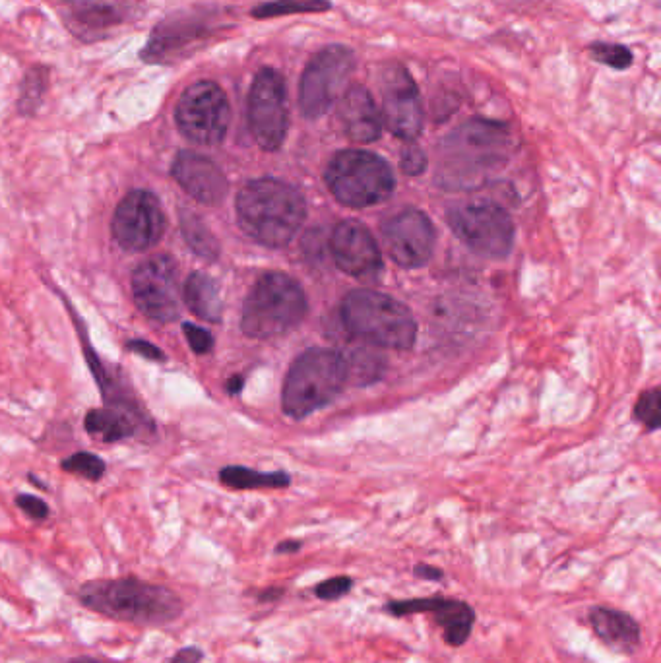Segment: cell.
I'll use <instances>...</instances> for the list:
<instances>
[{
  "mask_svg": "<svg viewBox=\"0 0 661 663\" xmlns=\"http://www.w3.org/2000/svg\"><path fill=\"white\" fill-rule=\"evenodd\" d=\"M330 251L342 272L357 280H375L382 270V254L371 231L359 221L336 225L330 237Z\"/></svg>",
  "mask_w": 661,
  "mask_h": 663,
  "instance_id": "ac0fdd59",
  "label": "cell"
},
{
  "mask_svg": "<svg viewBox=\"0 0 661 663\" xmlns=\"http://www.w3.org/2000/svg\"><path fill=\"white\" fill-rule=\"evenodd\" d=\"M142 413L125 400H113L103 410H92L86 415V429L92 437L103 442L123 441L140 431Z\"/></svg>",
  "mask_w": 661,
  "mask_h": 663,
  "instance_id": "603a6c76",
  "label": "cell"
},
{
  "mask_svg": "<svg viewBox=\"0 0 661 663\" xmlns=\"http://www.w3.org/2000/svg\"><path fill=\"white\" fill-rule=\"evenodd\" d=\"M456 237L473 253L485 258H504L514 243V225L501 206L468 204L448 214Z\"/></svg>",
  "mask_w": 661,
  "mask_h": 663,
  "instance_id": "7c38bea8",
  "label": "cell"
},
{
  "mask_svg": "<svg viewBox=\"0 0 661 663\" xmlns=\"http://www.w3.org/2000/svg\"><path fill=\"white\" fill-rule=\"evenodd\" d=\"M594 61L605 64L615 70H627L632 64V51L619 43H592L588 47Z\"/></svg>",
  "mask_w": 661,
  "mask_h": 663,
  "instance_id": "f546056e",
  "label": "cell"
},
{
  "mask_svg": "<svg viewBox=\"0 0 661 663\" xmlns=\"http://www.w3.org/2000/svg\"><path fill=\"white\" fill-rule=\"evenodd\" d=\"M132 295L148 318L161 324L175 320L181 305L177 262L165 254L144 260L132 274Z\"/></svg>",
  "mask_w": 661,
  "mask_h": 663,
  "instance_id": "9a60e30c",
  "label": "cell"
},
{
  "mask_svg": "<svg viewBox=\"0 0 661 663\" xmlns=\"http://www.w3.org/2000/svg\"><path fill=\"white\" fill-rule=\"evenodd\" d=\"M307 216V204L293 185L264 177L237 194V220L256 243L282 249L293 241Z\"/></svg>",
  "mask_w": 661,
  "mask_h": 663,
  "instance_id": "7a4b0ae2",
  "label": "cell"
},
{
  "mask_svg": "<svg viewBox=\"0 0 661 663\" xmlns=\"http://www.w3.org/2000/svg\"><path fill=\"white\" fill-rule=\"evenodd\" d=\"M347 369L344 355L332 349H309L287 371L284 382V410L303 419L322 410L344 390Z\"/></svg>",
  "mask_w": 661,
  "mask_h": 663,
  "instance_id": "8992f818",
  "label": "cell"
},
{
  "mask_svg": "<svg viewBox=\"0 0 661 663\" xmlns=\"http://www.w3.org/2000/svg\"><path fill=\"white\" fill-rule=\"evenodd\" d=\"M338 117L347 138L357 144L377 142L384 128L375 97L361 84H353L344 92Z\"/></svg>",
  "mask_w": 661,
  "mask_h": 663,
  "instance_id": "44dd1931",
  "label": "cell"
},
{
  "mask_svg": "<svg viewBox=\"0 0 661 663\" xmlns=\"http://www.w3.org/2000/svg\"><path fill=\"white\" fill-rule=\"evenodd\" d=\"M307 311V295L299 282L280 272H270L254 284L247 297L241 330L254 340L278 338L297 328Z\"/></svg>",
  "mask_w": 661,
  "mask_h": 663,
  "instance_id": "5b68a950",
  "label": "cell"
},
{
  "mask_svg": "<svg viewBox=\"0 0 661 663\" xmlns=\"http://www.w3.org/2000/svg\"><path fill=\"white\" fill-rule=\"evenodd\" d=\"M413 574L419 576V578H423V580H433V582L444 578V572L441 569H437V567H431V565H417L413 569Z\"/></svg>",
  "mask_w": 661,
  "mask_h": 663,
  "instance_id": "f35d334b",
  "label": "cell"
},
{
  "mask_svg": "<svg viewBox=\"0 0 661 663\" xmlns=\"http://www.w3.org/2000/svg\"><path fill=\"white\" fill-rule=\"evenodd\" d=\"M386 611L394 617H408L417 613H431L442 629L448 646H464L475 627V609L468 601L454 598H413V600L388 601Z\"/></svg>",
  "mask_w": 661,
  "mask_h": 663,
  "instance_id": "e0dca14e",
  "label": "cell"
},
{
  "mask_svg": "<svg viewBox=\"0 0 661 663\" xmlns=\"http://www.w3.org/2000/svg\"><path fill=\"white\" fill-rule=\"evenodd\" d=\"M342 322L347 332L382 349H410L417 338V322L406 305L373 289H355L342 303Z\"/></svg>",
  "mask_w": 661,
  "mask_h": 663,
  "instance_id": "277c9868",
  "label": "cell"
},
{
  "mask_svg": "<svg viewBox=\"0 0 661 663\" xmlns=\"http://www.w3.org/2000/svg\"><path fill=\"white\" fill-rule=\"evenodd\" d=\"M68 663H101L99 660H95V658H90V656H80V658H74V660H70Z\"/></svg>",
  "mask_w": 661,
  "mask_h": 663,
  "instance_id": "7bdbcfd3",
  "label": "cell"
},
{
  "mask_svg": "<svg viewBox=\"0 0 661 663\" xmlns=\"http://www.w3.org/2000/svg\"><path fill=\"white\" fill-rule=\"evenodd\" d=\"M223 485L231 489H282L291 483V477L284 472L264 474L243 466H229L220 472Z\"/></svg>",
  "mask_w": 661,
  "mask_h": 663,
  "instance_id": "484cf974",
  "label": "cell"
},
{
  "mask_svg": "<svg viewBox=\"0 0 661 663\" xmlns=\"http://www.w3.org/2000/svg\"><path fill=\"white\" fill-rule=\"evenodd\" d=\"M326 185L338 202L351 208H367L392 194L394 173L373 152L344 150L328 163Z\"/></svg>",
  "mask_w": 661,
  "mask_h": 663,
  "instance_id": "52a82bcc",
  "label": "cell"
},
{
  "mask_svg": "<svg viewBox=\"0 0 661 663\" xmlns=\"http://www.w3.org/2000/svg\"><path fill=\"white\" fill-rule=\"evenodd\" d=\"M241 388H243V379L241 377H233V379L229 380V384H227L229 394H239Z\"/></svg>",
  "mask_w": 661,
  "mask_h": 663,
  "instance_id": "b9f144b4",
  "label": "cell"
},
{
  "mask_svg": "<svg viewBox=\"0 0 661 663\" xmlns=\"http://www.w3.org/2000/svg\"><path fill=\"white\" fill-rule=\"evenodd\" d=\"M165 214L158 196L150 190H130L115 210L111 231L128 253H144L156 247L165 233Z\"/></svg>",
  "mask_w": 661,
  "mask_h": 663,
  "instance_id": "5bb4252c",
  "label": "cell"
},
{
  "mask_svg": "<svg viewBox=\"0 0 661 663\" xmlns=\"http://www.w3.org/2000/svg\"><path fill=\"white\" fill-rule=\"evenodd\" d=\"M353 584L355 582L349 576H334V578H328V580L316 584L313 594L318 600L338 601L346 598L347 594L353 590Z\"/></svg>",
  "mask_w": 661,
  "mask_h": 663,
  "instance_id": "1f68e13d",
  "label": "cell"
},
{
  "mask_svg": "<svg viewBox=\"0 0 661 663\" xmlns=\"http://www.w3.org/2000/svg\"><path fill=\"white\" fill-rule=\"evenodd\" d=\"M380 233L386 253L404 268H417L429 262L437 245L433 221L415 208L388 218L382 223Z\"/></svg>",
  "mask_w": 661,
  "mask_h": 663,
  "instance_id": "2e32d148",
  "label": "cell"
},
{
  "mask_svg": "<svg viewBox=\"0 0 661 663\" xmlns=\"http://www.w3.org/2000/svg\"><path fill=\"white\" fill-rule=\"evenodd\" d=\"M78 598L99 615L146 627L169 625L185 611L173 590L138 578L92 580L80 586Z\"/></svg>",
  "mask_w": 661,
  "mask_h": 663,
  "instance_id": "3957f363",
  "label": "cell"
},
{
  "mask_svg": "<svg viewBox=\"0 0 661 663\" xmlns=\"http://www.w3.org/2000/svg\"><path fill=\"white\" fill-rule=\"evenodd\" d=\"M284 594V588H278V586H274V588H266L264 592L258 594V601H260V603H274V601L284 598Z\"/></svg>",
  "mask_w": 661,
  "mask_h": 663,
  "instance_id": "ab89813d",
  "label": "cell"
},
{
  "mask_svg": "<svg viewBox=\"0 0 661 663\" xmlns=\"http://www.w3.org/2000/svg\"><path fill=\"white\" fill-rule=\"evenodd\" d=\"M301 549V543L299 541H282L278 547H276V553L280 555H285V553H297Z\"/></svg>",
  "mask_w": 661,
  "mask_h": 663,
  "instance_id": "60d3db41",
  "label": "cell"
},
{
  "mask_svg": "<svg viewBox=\"0 0 661 663\" xmlns=\"http://www.w3.org/2000/svg\"><path fill=\"white\" fill-rule=\"evenodd\" d=\"M181 233L187 241L192 253L198 254L204 260L214 262L220 256V243L214 237V233L208 229V225L202 221L200 216L189 210H181Z\"/></svg>",
  "mask_w": 661,
  "mask_h": 663,
  "instance_id": "d4e9b609",
  "label": "cell"
},
{
  "mask_svg": "<svg viewBox=\"0 0 661 663\" xmlns=\"http://www.w3.org/2000/svg\"><path fill=\"white\" fill-rule=\"evenodd\" d=\"M202 660H204V652L200 648L189 646V648H181L169 663H200Z\"/></svg>",
  "mask_w": 661,
  "mask_h": 663,
  "instance_id": "74e56055",
  "label": "cell"
},
{
  "mask_svg": "<svg viewBox=\"0 0 661 663\" xmlns=\"http://www.w3.org/2000/svg\"><path fill=\"white\" fill-rule=\"evenodd\" d=\"M61 468L68 474L82 475L90 481H97L105 474V462L90 452L72 454L68 460H64Z\"/></svg>",
  "mask_w": 661,
  "mask_h": 663,
  "instance_id": "4dcf8cb0",
  "label": "cell"
},
{
  "mask_svg": "<svg viewBox=\"0 0 661 663\" xmlns=\"http://www.w3.org/2000/svg\"><path fill=\"white\" fill-rule=\"evenodd\" d=\"M346 361L347 380H353L357 384H367L371 380H377L384 371V361L371 353L369 349H359L353 355H344Z\"/></svg>",
  "mask_w": 661,
  "mask_h": 663,
  "instance_id": "f1b7e54d",
  "label": "cell"
},
{
  "mask_svg": "<svg viewBox=\"0 0 661 663\" xmlns=\"http://www.w3.org/2000/svg\"><path fill=\"white\" fill-rule=\"evenodd\" d=\"M660 392L658 390H650L644 392L642 398L636 404V417L648 427V429H658L660 425Z\"/></svg>",
  "mask_w": 661,
  "mask_h": 663,
  "instance_id": "d6a6232c",
  "label": "cell"
},
{
  "mask_svg": "<svg viewBox=\"0 0 661 663\" xmlns=\"http://www.w3.org/2000/svg\"><path fill=\"white\" fill-rule=\"evenodd\" d=\"M218 30V12L208 8L173 12L154 28L140 59L148 64L179 63L202 49Z\"/></svg>",
  "mask_w": 661,
  "mask_h": 663,
  "instance_id": "ba28073f",
  "label": "cell"
},
{
  "mask_svg": "<svg viewBox=\"0 0 661 663\" xmlns=\"http://www.w3.org/2000/svg\"><path fill=\"white\" fill-rule=\"evenodd\" d=\"M355 68V53L346 45H328L303 70L299 82V109L305 119L326 115L344 92Z\"/></svg>",
  "mask_w": 661,
  "mask_h": 663,
  "instance_id": "9c48e42d",
  "label": "cell"
},
{
  "mask_svg": "<svg viewBox=\"0 0 661 663\" xmlns=\"http://www.w3.org/2000/svg\"><path fill=\"white\" fill-rule=\"evenodd\" d=\"M16 505L20 506L33 520H45L49 516V506H47V503H43L39 497L18 495Z\"/></svg>",
  "mask_w": 661,
  "mask_h": 663,
  "instance_id": "d590c367",
  "label": "cell"
},
{
  "mask_svg": "<svg viewBox=\"0 0 661 663\" xmlns=\"http://www.w3.org/2000/svg\"><path fill=\"white\" fill-rule=\"evenodd\" d=\"M183 332H185L187 342H189L190 348H192L194 353L204 355V353H210L212 348H214V336L208 330H204V328H200V326H196L192 322H185L183 324Z\"/></svg>",
  "mask_w": 661,
  "mask_h": 663,
  "instance_id": "836d02e7",
  "label": "cell"
},
{
  "mask_svg": "<svg viewBox=\"0 0 661 663\" xmlns=\"http://www.w3.org/2000/svg\"><path fill=\"white\" fill-rule=\"evenodd\" d=\"M425 167H427V158L423 150L415 142H408L406 148L402 150V169L408 175H419L423 173Z\"/></svg>",
  "mask_w": 661,
  "mask_h": 663,
  "instance_id": "e575fe53",
  "label": "cell"
},
{
  "mask_svg": "<svg viewBox=\"0 0 661 663\" xmlns=\"http://www.w3.org/2000/svg\"><path fill=\"white\" fill-rule=\"evenodd\" d=\"M126 348L134 351V353H138V355H142L144 359H150V361H163L165 359V355L161 353V349L156 348L154 344H150L146 340H130L126 344Z\"/></svg>",
  "mask_w": 661,
  "mask_h": 663,
  "instance_id": "8d00e7d4",
  "label": "cell"
},
{
  "mask_svg": "<svg viewBox=\"0 0 661 663\" xmlns=\"http://www.w3.org/2000/svg\"><path fill=\"white\" fill-rule=\"evenodd\" d=\"M183 295L192 315L208 322H220L223 315L220 289L210 276L202 272L190 274Z\"/></svg>",
  "mask_w": 661,
  "mask_h": 663,
  "instance_id": "cb8c5ba5",
  "label": "cell"
},
{
  "mask_svg": "<svg viewBox=\"0 0 661 663\" xmlns=\"http://www.w3.org/2000/svg\"><path fill=\"white\" fill-rule=\"evenodd\" d=\"M171 177L200 204H220L229 190L227 177L220 167L192 150H183L173 159Z\"/></svg>",
  "mask_w": 661,
  "mask_h": 663,
  "instance_id": "d6986e66",
  "label": "cell"
},
{
  "mask_svg": "<svg viewBox=\"0 0 661 663\" xmlns=\"http://www.w3.org/2000/svg\"><path fill=\"white\" fill-rule=\"evenodd\" d=\"M378 84L384 127L406 142H415L423 130L425 113L419 88L408 68L402 64H388L380 72Z\"/></svg>",
  "mask_w": 661,
  "mask_h": 663,
  "instance_id": "4fadbf2b",
  "label": "cell"
},
{
  "mask_svg": "<svg viewBox=\"0 0 661 663\" xmlns=\"http://www.w3.org/2000/svg\"><path fill=\"white\" fill-rule=\"evenodd\" d=\"M247 115L256 144L266 152L280 150L287 136L289 113L284 76L278 70L266 66L256 72L247 101Z\"/></svg>",
  "mask_w": 661,
  "mask_h": 663,
  "instance_id": "8fae6325",
  "label": "cell"
},
{
  "mask_svg": "<svg viewBox=\"0 0 661 663\" xmlns=\"http://www.w3.org/2000/svg\"><path fill=\"white\" fill-rule=\"evenodd\" d=\"M510 132L497 121L472 119L454 128L442 140L437 181L442 189L470 190L481 187L491 173L506 163Z\"/></svg>",
  "mask_w": 661,
  "mask_h": 663,
  "instance_id": "6da1fadb",
  "label": "cell"
},
{
  "mask_svg": "<svg viewBox=\"0 0 661 663\" xmlns=\"http://www.w3.org/2000/svg\"><path fill=\"white\" fill-rule=\"evenodd\" d=\"M49 90V70L43 64L32 66L20 86V97H18V111L24 117H32L35 111L41 107L43 97Z\"/></svg>",
  "mask_w": 661,
  "mask_h": 663,
  "instance_id": "83f0119b",
  "label": "cell"
},
{
  "mask_svg": "<svg viewBox=\"0 0 661 663\" xmlns=\"http://www.w3.org/2000/svg\"><path fill=\"white\" fill-rule=\"evenodd\" d=\"M125 0H66L63 20L82 41H99L128 20Z\"/></svg>",
  "mask_w": 661,
  "mask_h": 663,
  "instance_id": "ffe728a7",
  "label": "cell"
},
{
  "mask_svg": "<svg viewBox=\"0 0 661 663\" xmlns=\"http://www.w3.org/2000/svg\"><path fill=\"white\" fill-rule=\"evenodd\" d=\"M175 123L190 142L198 146H218L231 123L229 99L216 82H196L181 95L175 107Z\"/></svg>",
  "mask_w": 661,
  "mask_h": 663,
  "instance_id": "30bf717a",
  "label": "cell"
},
{
  "mask_svg": "<svg viewBox=\"0 0 661 663\" xmlns=\"http://www.w3.org/2000/svg\"><path fill=\"white\" fill-rule=\"evenodd\" d=\"M330 8V0H270L254 6L251 16L254 20H270L291 14H322Z\"/></svg>",
  "mask_w": 661,
  "mask_h": 663,
  "instance_id": "4316f807",
  "label": "cell"
},
{
  "mask_svg": "<svg viewBox=\"0 0 661 663\" xmlns=\"http://www.w3.org/2000/svg\"><path fill=\"white\" fill-rule=\"evenodd\" d=\"M588 621L599 640L619 654H634L642 642L638 621L625 611L596 605L590 609Z\"/></svg>",
  "mask_w": 661,
  "mask_h": 663,
  "instance_id": "7402d4cb",
  "label": "cell"
}]
</instances>
